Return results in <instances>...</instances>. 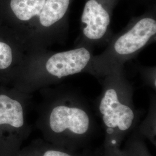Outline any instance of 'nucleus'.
Here are the masks:
<instances>
[{"label":"nucleus","mask_w":156,"mask_h":156,"mask_svg":"<svg viewBox=\"0 0 156 156\" xmlns=\"http://www.w3.org/2000/svg\"><path fill=\"white\" fill-rule=\"evenodd\" d=\"M48 125L58 146L73 151L89 140L94 128V120L86 109L66 101L52 109Z\"/></svg>","instance_id":"obj_1"},{"label":"nucleus","mask_w":156,"mask_h":156,"mask_svg":"<svg viewBox=\"0 0 156 156\" xmlns=\"http://www.w3.org/2000/svg\"><path fill=\"white\" fill-rule=\"evenodd\" d=\"M123 95L117 87L108 86L99 102L98 111L105 130L104 146L121 147L138 123L134 108Z\"/></svg>","instance_id":"obj_2"},{"label":"nucleus","mask_w":156,"mask_h":156,"mask_svg":"<svg viewBox=\"0 0 156 156\" xmlns=\"http://www.w3.org/2000/svg\"><path fill=\"white\" fill-rule=\"evenodd\" d=\"M90 58L89 51L80 48L53 55L46 62V68L50 75L61 79L82 71Z\"/></svg>","instance_id":"obj_3"},{"label":"nucleus","mask_w":156,"mask_h":156,"mask_svg":"<svg viewBox=\"0 0 156 156\" xmlns=\"http://www.w3.org/2000/svg\"><path fill=\"white\" fill-rule=\"evenodd\" d=\"M156 33V20L143 18L116 40L114 49L120 55H131L145 46Z\"/></svg>","instance_id":"obj_4"},{"label":"nucleus","mask_w":156,"mask_h":156,"mask_svg":"<svg viewBox=\"0 0 156 156\" xmlns=\"http://www.w3.org/2000/svg\"><path fill=\"white\" fill-rule=\"evenodd\" d=\"M81 20L85 24L84 35L88 39L97 40L106 33L110 23V16L97 1L89 0L84 7Z\"/></svg>","instance_id":"obj_5"},{"label":"nucleus","mask_w":156,"mask_h":156,"mask_svg":"<svg viewBox=\"0 0 156 156\" xmlns=\"http://www.w3.org/2000/svg\"><path fill=\"white\" fill-rule=\"evenodd\" d=\"M22 106L17 101L5 95H0V125L9 124L20 128L24 124Z\"/></svg>","instance_id":"obj_6"},{"label":"nucleus","mask_w":156,"mask_h":156,"mask_svg":"<svg viewBox=\"0 0 156 156\" xmlns=\"http://www.w3.org/2000/svg\"><path fill=\"white\" fill-rule=\"evenodd\" d=\"M70 0H46L39 15V22L46 27L60 20L65 15Z\"/></svg>","instance_id":"obj_7"},{"label":"nucleus","mask_w":156,"mask_h":156,"mask_svg":"<svg viewBox=\"0 0 156 156\" xmlns=\"http://www.w3.org/2000/svg\"><path fill=\"white\" fill-rule=\"evenodd\" d=\"M46 0H11L10 8L17 19L28 21L39 17Z\"/></svg>","instance_id":"obj_8"},{"label":"nucleus","mask_w":156,"mask_h":156,"mask_svg":"<svg viewBox=\"0 0 156 156\" xmlns=\"http://www.w3.org/2000/svg\"><path fill=\"white\" fill-rule=\"evenodd\" d=\"M126 156H152L145 143V139L135 128L131 132L122 149Z\"/></svg>","instance_id":"obj_9"},{"label":"nucleus","mask_w":156,"mask_h":156,"mask_svg":"<svg viewBox=\"0 0 156 156\" xmlns=\"http://www.w3.org/2000/svg\"><path fill=\"white\" fill-rule=\"evenodd\" d=\"M156 116L154 113L149 115L146 119L140 123L139 127L136 129L138 133L145 140L147 139L153 145L156 146Z\"/></svg>","instance_id":"obj_10"},{"label":"nucleus","mask_w":156,"mask_h":156,"mask_svg":"<svg viewBox=\"0 0 156 156\" xmlns=\"http://www.w3.org/2000/svg\"><path fill=\"white\" fill-rule=\"evenodd\" d=\"M12 62L11 48L4 42H0V69L9 67Z\"/></svg>","instance_id":"obj_11"},{"label":"nucleus","mask_w":156,"mask_h":156,"mask_svg":"<svg viewBox=\"0 0 156 156\" xmlns=\"http://www.w3.org/2000/svg\"><path fill=\"white\" fill-rule=\"evenodd\" d=\"M85 154H79L76 151L67 149L61 146L49 149L41 154V156H84Z\"/></svg>","instance_id":"obj_12"},{"label":"nucleus","mask_w":156,"mask_h":156,"mask_svg":"<svg viewBox=\"0 0 156 156\" xmlns=\"http://www.w3.org/2000/svg\"><path fill=\"white\" fill-rule=\"evenodd\" d=\"M102 147L106 151L108 156H126L121 147H107L104 146Z\"/></svg>","instance_id":"obj_13"}]
</instances>
